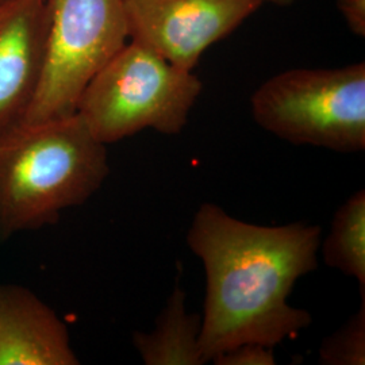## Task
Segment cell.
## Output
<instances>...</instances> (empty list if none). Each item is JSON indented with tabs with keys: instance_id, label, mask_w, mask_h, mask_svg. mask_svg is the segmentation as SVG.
Listing matches in <instances>:
<instances>
[{
	"instance_id": "ba28073f",
	"label": "cell",
	"mask_w": 365,
	"mask_h": 365,
	"mask_svg": "<svg viewBox=\"0 0 365 365\" xmlns=\"http://www.w3.org/2000/svg\"><path fill=\"white\" fill-rule=\"evenodd\" d=\"M69 331L49 304L19 284H0V365H78Z\"/></svg>"
},
{
	"instance_id": "5b68a950",
	"label": "cell",
	"mask_w": 365,
	"mask_h": 365,
	"mask_svg": "<svg viewBox=\"0 0 365 365\" xmlns=\"http://www.w3.org/2000/svg\"><path fill=\"white\" fill-rule=\"evenodd\" d=\"M43 69L26 123L69 117L92 78L129 39L123 0H46Z\"/></svg>"
},
{
	"instance_id": "6da1fadb",
	"label": "cell",
	"mask_w": 365,
	"mask_h": 365,
	"mask_svg": "<svg viewBox=\"0 0 365 365\" xmlns=\"http://www.w3.org/2000/svg\"><path fill=\"white\" fill-rule=\"evenodd\" d=\"M321 235V226L303 222L240 221L214 203L196 210L187 244L206 271L200 330L206 363L242 344L274 348L312 325V314L292 307L288 297L318 267Z\"/></svg>"
},
{
	"instance_id": "9a60e30c",
	"label": "cell",
	"mask_w": 365,
	"mask_h": 365,
	"mask_svg": "<svg viewBox=\"0 0 365 365\" xmlns=\"http://www.w3.org/2000/svg\"><path fill=\"white\" fill-rule=\"evenodd\" d=\"M1 1H4V0H0V3H1Z\"/></svg>"
},
{
	"instance_id": "7a4b0ae2",
	"label": "cell",
	"mask_w": 365,
	"mask_h": 365,
	"mask_svg": "<svg viewBox=\"0 0 365 365\" xmlns=\"http://www.w3.org/2000/svg\"><path fill=\"white\" fill-rule=\"evenodd\" d=\"M110 173L107 146L78 114L15 126L0 137V242L58 221Z\"/></svg>"
},
{
	"instance_id": "3957f363",
	"label": "cell",
	"mask_w": 365,
	"mask_h": 365,
	"mask_svg": "<svg viewBox=\"0 0 365 365\" xmlns=\"http://www.w3.org/2000/svg\"><path fill=\"white\" fill-rule=\"evenodd\" d=\"M203 84L138 42H128L88 83L76 114L106 146L145 129L180 134Z\"/></svg>"
},
{
	"instance_id": "7c38bea8",
	"label": "cell",
	"mask_w": 365,
	"mask_h": 365,
	"mask_svg": "<svg viewBox=\"0 0 365 365\" xmlns=\"http://www.w3.org/2000/svg\"><path fill=\"white\" fill-rule=\"evenodd\" d=\"M217 365H274L272 348L260 344H242L222 352L211 360Z\"/></svg>"
},
{
	"instance_id": "277c9868",
	"label": "cell",
	"mask_w": 365,
	"mask_h": 365,
	"mask_svg": "<svg viewBox=\"0 0 365 365\" xmlns=\"http://www.w3.org/2000/svg\"><path fill=\"white\" fill-rule=\"evenodd\" d=\"M250 108L259 126L291 144L363 152L365 64L282 72L253 92Z\"/></svg>"
},
{
	"instance_id": "5bb4252c",
	"label": "cell",
	"mask_w": 365,
	"mask_h": 365,
	"mask_svg": "<svg viewBox=\"0 0 365 365\" xmlns=\"http://www.w3.org/2000/svg\"><path fill=\"white\" fill-rule=\"evenodd\" d=\"M261 1H262V3H271V4H276V6L284 7V6L292 4L295 0H261Z\"/></svg>"
},
{
	"instance_id": "8992f818",
	"label": "cell",
	"mask_w": 365,
	"mask_h": 365,
	"mask_svg": "<svg viewBox=\"0 0 365 365\" xmlns=\"http://www.w3.org/2000/svg\"><path fill=\"white\" fill-rule=\"evenodd\" d=\"M129 39L194 71L211 45L256 13L261 0H123Z\"/></svg>"
},
{
	"instance_id": "9c48e42d",
	"label": "cell",
	"mask_w": 365,
	"mask_h": 365,
	"mask_svg": "<svg viewBox=\"0 0 365 365\" xmlns=\"http://www.w3.org/2000/svg\"><path fill=\"white\" fill-rule=\"evenodd\" d=\"M185 294L175 286L150 333L135 331L133 344L146 365H202V317L188 313Z\"/></svg>"
},
{
	"instance_id": "8fae6325",
	"label": "cell",
	"mask_w": 365,
	"mask_h": 365,
	"mask_svg": "<svg viewBox=\"0 0 365 365\" xmlns=\"http://www.w3.org/2000/svg\"><path fill=\"white\" fill-rule=\"evenodd\" d=\"M318 360L324 365L365 364V297L360 310L324 339Z\"/></svg>"
},
{
	"instance_id": "52a82bcc",
	"label": "cell",
	"mask_w": 365,
	"mask_h": 365,
	"mask_svg": "<svg viewBox=\"0 0 365 365\" xmlns=\"http://www.w3.org/2000/svg\"><path fill=\"white\" fill-rule=\"evenodd\" d=\"M46 0L0 3V137L21 125L39 86L49 30Z\"/></svg>"
},
{
	"instance_id": "4fadbf2b",
	"label": "cell",
	"mask_w": 365,
	"mask_h": 365,
	"mask_svg": "<svg viewBox=\"0 0 365 365\" xmlns=\"http://www.w3.org/2000/svg\"><path fill=\"white\" fill-rule=\"evenodd\" d=\"M337 9L353 34L365 36V0H337Z\"/></svg>"
},
{
	"instance_id": "30bf717a",
	"label": "cell",
	"mask_w": 365,
	"mask_h": 365,
	"mask_svg": "<svg viewBox=\"0 0 365 365\" xmlns=\"http://www.w3.org/2000/svg\"><path fill=\"white\" fill-rule=\"evenodd\" d=\"M327 267L356 279L365 295V191L360 190L336 211L330 233L321 241Z\"/></svg>"
}]
</instances>
